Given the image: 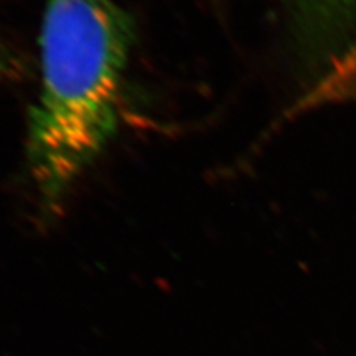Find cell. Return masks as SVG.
<instances>
[{
    "mask_svg": "<svg viewBox=\"0 0 356 356\" xmlns=\"http://www.w3.org/2000/svg\"><path fill=\"white\" fill-rule=\"evenodd\" d=\"M136 40V21L116 0H44L40 91L26 138L27 175L44 221L63 213L116 137Z\"/></svg>",
    "mask_w": 356,
    "mask_h": 356,
    "instance_id": "obj_1",
    "label": "cell"
}]
</instances>
